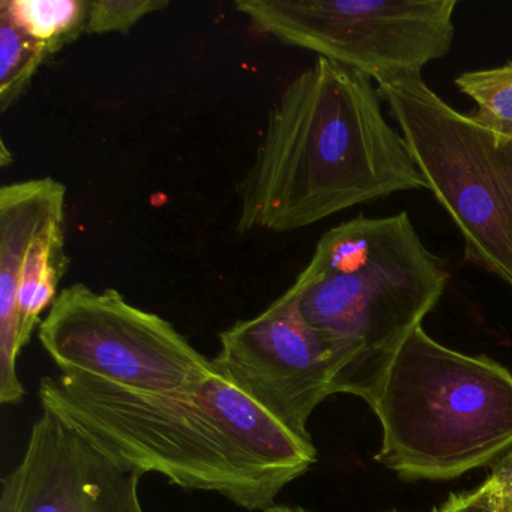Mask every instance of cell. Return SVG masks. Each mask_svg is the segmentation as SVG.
<instances>
[{
  "label": "cell",
  "instance_id": "cell-11",
  "mask_svg": "<svg viewBox=\"0 0 512 512\" xmlns=\"http://www.w3.org/2000/svg\"><path fill=\"white\" fill-rule=\"evenodd\" d=\"M91 0H2L0 11L49 47L52 55L86 34Z\"/></svg>",
  "mask_w": 512,
  "mask_h": 512
},
{
  "label": "cell",
  "instance_id": "cell-18",
  "mask_svg": "<svg viewBox=\"0 0 512 512\" xmlns=\"http://www.w3.org/2000/svg\"><path fill=\"white\" fill-rule=\"evenodd\" d=\"M388 512H400V511H395V509H392V511H388ZM431 512H443V511H442V508H440V506H439V508H433V511H431Z\"/></svg>",
  "mask_w": 512,
  "mask_h": 512
},
{
  "label": "cell",
  "instance_id": "cell-12",
  "mask_svg": "<svg viewBox=\"0 0 512 512\" xmlns=\"http://www.w3.org/2000/svg\"><path fill=\"white\" fill-rule=\"evenodd\" d=\"M52 52L0 11V110H10L25 94Z\"/></svg>",
  "mask_w": 512,
  "mask_h": 512
},
{
  "label": "cell",
  "instance_id": "cell-1",
  "mask_svg": "<svg viewBox=\"0 0 512 512\" xmlns=\"http://www.w3.org/2000/svg\"><path fill=\"white\" fill-rule=\"evenodd\" d=\"M40 400L128 472H155L247 511L271 508L317 461L313 440L287 430L220 373L167 392L61 373L41 379Z\"/></svg>",
  "mask_w": 512,
  "mask_h": 512
},
{
  "label": "cell",
  "instance_id": "cell-3",
  "mask_svg": "<svg viewBox=\"0 0 512 512\" xmlns=\"http://www.w3.org/2000/svg\"><path fill=\"white\" fill-rule=\"evenodd\" d=\"M448 278L406 211L359 215L319 239L286 293L334 349L335 394L371 406L398 347L436 307Z\"/></svg>",
  "mask_w": 512,
  "mask_h": 512
},
{
  "label": "cell",
  "instance_id": "cell-4",
  "mask_svg": "<svg viewBox=\"0 0 512 512\" xmlns=\"http://www.w3.org/2000/svg\"><path fill=\"white\" fill-rule=\"evenodd\" d=\"M371 409L377 463L404 481H446L512 449V374L437 343L422 326L398 347Z\"/></svg>",
  "mask_w": 512,
  "mask_h": 512
},
{
  "label": "cell",
  "instance_id": "cell-2",
  "mask_svg": "<svg viewBox=\"0 0 512 512\" xmlns=\"http://www.w3.org/2000/svg\"><path fill=\"white\" fill-rule=\"evenodd\" d=\"M410 190H427V184L386 121L373 80L317 58L269 110L238 187L236 230L296 232Z\"/></svg>",
  "mask_w": 512,
  "mask_h": 512
},
{
  "label": "cell",
  "instance_id": "cell-17",
  "mask_svg": "<svg viewBox=\"0 0 512 512\" xmlns=\"http://www.w3.org/2000/svg\"><path fill=\"white\" fill-rule=\"evenodd\" d=\"M263 512H308L307 509L299 508V506H289V505H272L271 508L266 509Z\"/></svg>",
  "mask_w": 512,
  "mask_h": 512
},
{
  "label": "cell",
  "instance_id": "cell-7",
  "mask_svg": "<svg viewBox=\"0 0 512 512\" xmlns=\"http://www.w3.org/2000/svg\"><path fill=\"white\" fill-rule=\"evenodd\" d=\"M38 338L62 374L134 391H175L218 373L169 320L115 289L65 287L38 326Z\"/></svg>",
  "mask_w": 512,
  "mask_h": 512
},
{
  "label": "cell",
  "instance_id": "cell-13",
  "mask_svg": "<svg viewBox=\"0 0 512 512\" xmlns=\"http://www.w3.org/2000/svg\"><path fill=\"white\" fill-rule=\"evenodd\" d=\"M461 94L476 104L470 113L482 127L512 137V62L485 70L467 71L455 79Z\"/></svg>",
  "mask_w": 512,
  "mask_h": 512
},
{
  "label": "cell",
  "instance_id": "cell-6",
  "mask_svg": "<svg viewBox=\"0 0 512 512\" xmlns=\"http://www.w3.org/2000/svg\"><path fill=\"white\" fill-rule=\"evenodd\" d=\"M457 0H238L274 40L316 53L374 83L419 77L448 56Z\"/></svg>",
  "mask_w": 512,
  "mask_h": 512
},
{
  "label": "cell",
  "instance_id": "cell-16",
  "mask_svg": "<svg viewBox=\"0 0 512 512\" xmlns=\"http://www.w3.org/2000/svg\"><path fill=\"white\" fill-rule=\"evenodd\" d=\"M488 479L493 482L505 512H512V449L491 464Z\"/></svg>",
  "mask_w": 512,
  "mask_h": 512
},
{
  "label": "cell",
  "instance_id": "cell-14",
  "mask_svg": "<svg viewBox=\"0 0 512 512\" xmlns=\"http://www.w3.org/2000/svg\"><path fill=\"white\" fill-rule=\"evenodd\" d=\"M167 7L166 0H94L86 35L128 34L140 20Z\"/></svg>",
  "mask_w": 512,
  "mask_h": 512
},
{
  "label": "cell",
  "instance_id": "cell-10",
  "mask_svg": "<svg viewBox=\"0 0 512 512\" xmlns=\"http://www.w3.org/2000/svg\"><path fill=\"white\" fill-rule=\"evenodd\" d=\"M142 476L43 410L22 461L2 478L0 512H145Z\"/></svg>",
  "mask_w": 512,
  "mask_h": 512
},
{
  "label": "cell",
  "instance_id": "cell-9",
  "mask_svg": "<svg viewBox=\"0 0 512 512\" xmlns=\"http://www.w3.org/2000/svg\"><path fill=\"white\" fill-rule=\"evenodd\" d=\"M218 373L305 440L316 407L334 395L338 361L331 344L308 325L286 292L262 313L220 335Z\"/></svg>",
  "mask_w": 512,
  "mask_h": 512
},
{
  "label": "cell",
  "instance_id": "cell-8",
  "mask_svg": "<svg viewBox=\"0 0 512 512\" xmlns=\"http://www.w3.org/2000/svg\"><path fill=\"white\" fill-rule=\"evenodd\" d=\"M67 188L53 178L0 188V403L20 404L26 389L17 358L44 311L59 296L65 251Z\"/></svg>",
  "mask_w": 512,
  "mask_h": 512
},
{
  "label": "cell",
  "instance_id": "cell-5",
  "mask_svg": "<svg viewBox=\"0 0 512 512\" xmlns=\"http://www.w3.org/2000/svg\"><path fill=\"white\" fill-rule=\"evenodd\" d=\"M434 199L464 242V262L512 289V137L446 104L422 76L377 83Z\"/></svg>",
  "mask_w": 512,
  "mask_h": 512
},
{
  "label": "cell",
  "instance_id": "cell-15",
  "mask_svg": "<svg viewBox=\"0 0 512 512\" xmlns=\"http://www.w3.org/2000/svg\"><path fill=\"white\" fill-rule=\"evenodd\" d=\"M440 508L443 512H505L496 488L488 478L475 490L451 494Z\"/></svg>",
  "mask_w": 512,
  "mask_h": 512
}]
</instances>
